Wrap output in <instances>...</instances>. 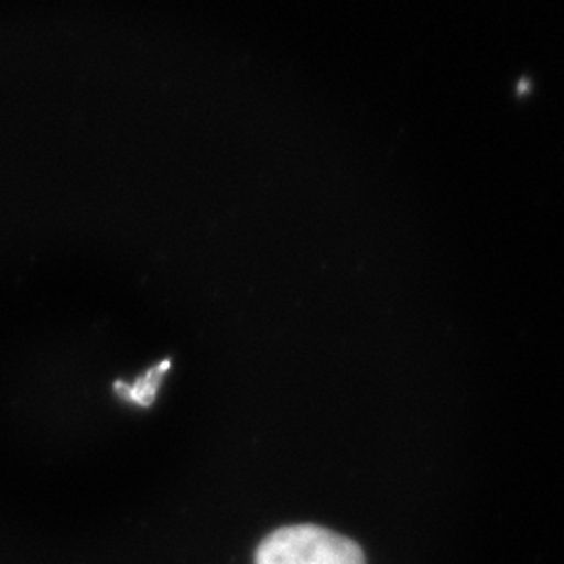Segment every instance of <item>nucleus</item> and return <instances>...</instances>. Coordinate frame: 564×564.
Instances as JSON below:
<instances>
[{
	"mask_svg": "<svg viewBox=\"0 0 564 564\" xmlns=\"http://www.w3.org/2000/svg\"><path fill=\"white\" fill-rule=\"evenodd\" d=\"M257 564H367L360 545L317 524L280 527L259 543Z\"/></svg>",
	"mask_w": 564,
	"mask_h": 564,
	"instance_id": "1",
	"label": "nucleus"
}]
</instances>
